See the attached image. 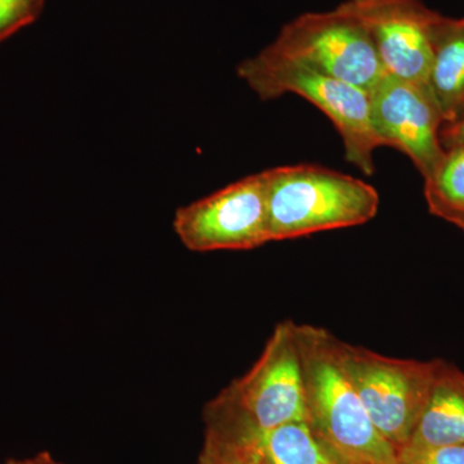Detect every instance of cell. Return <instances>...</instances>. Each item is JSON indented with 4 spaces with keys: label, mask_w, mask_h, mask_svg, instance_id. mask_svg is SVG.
<instances>
[{
    "label": "cell",
    "mask_w": 464,
    "mask_h": 464,
    "mask_svg": "<svg viewBox=\"0 0 464 464\" xmlns=\"http://www.w3.org/2000/svg\"><path fill=\"white\" fill-rule=\"evenodd\" d=\"M307 423L341 464H399V453L375 429L348 375L341 341L297 324Z\"/></svg>",
    "instance_id": "obj_1"
},
{
    "label": "cell",
    "mask_w": 464,
    "mask_h": 464,
    "mask_svg": "<svg viewBox=\"0 0 464 464\" xmlns=\"http://www.w3.org/2000/svg\"><path fill=\"white\" fill-rule=\"evenodd\" d=\"M266 174L271 241L364 225L380 209L373 186L337 170L298 164Z\"/></svg>",
    "instance_id": "obj_2"
},
{
    "label": "cell",
    "mask_w": 464,
    "mask_h": 464,
    "mask_svg": "<svg viewBox=\"0 0 464 464\" xmlns=\"http://www.w3.org/2000/svg\"><path fill=\"white\" fill-rule=\"evenodd\" d=\"M297 324H277L248 373L231 382L206 406V424L266 431L283 424L307 422Z\"/></svg>",
    "instance_id": "obj_3"
},
{
    "label": "cell",
    "mask_w": 464,
    "mask_h": 464,
    "mask_svg": "<svg viewBox=\"0 0 464 464\" xmlns=\"http://www.w3.org/2000/svg\"><path fill=\"white\" fill-rule=\"evenodd\" d=\"M237 75L262 100L293 93L310 101L337 128L347 160L366 176L374 173V151L383 145L372 123L368 92L284 57L268 47L257 56L243 61L237 66Z\"/></svg>",
    "instance_id": "obj_4"
},
{
    "label": "cell",
    "mask_w": 464,
    "mask_h": 464,
    "mask_svg": "<svg viewBox=\"0 0 464 464\" xmlns=\"http://www.w3.org/2000/svg\"><path fill=\"white\" fill-rule=\"evenodd\" d=\"M341 353L375 429L399 453L427 404L440 360L396 359L343 341Z\"/></svg>",
    "instance_id": "obj_5"
},
{
    "label": "cell",
    "mask_w": 464,
    "mask_h": 464,
    "mask_svg": "<svg viewBox=\"0 0 464 464\" xmlns=\"http://www.w3.org/2000/svg\"><path fill=\"white\" fill-rule=\"evenodd\" d=\"M268 48L368 93L386 74L365 27L340 7L295 18Z\"/></svg>",
    "instance_id": "obj_6"
},
{
    "label": "cell",
    "mask_w": 464,
    "mask_h": 464,
    "mask_svg": "<svg viewBox=\"0 0 464 464\" xmlns=\"http://www.w3.org/2000/svg\"><path fill=\"white\" fill-rule=\"evenodd\" d=\"M174 231L192 252L249 250L270 243L267 174H253L179 208Z\"/></svg>",
    "instance_id": "obj_7"
},
{
    "label": "cell",
    "mask_w": 464,
    "mask_h": 464,
    "mask_svg": "<svg viewBox=\"0 0 464 464\" xmlns=\"http://www.w3.org/2000/svg\"><path fill=\"white\" fill-rule=\"evenodd\" d=\"M338 7L365 27L386 74L430 87L441 14L420 0H346Z\"/></svg>",
    "instance_id": "obj_8"
},
{
    "label": "cell",
    "mask_w": 464,
    "mask_h": 464,
    "mask_svg": "<svg viewBox=\"0 0 464 464\" xmlns=\"http://www.w3.org/2000/svg\"><path fill=\"white\" fill-rule=\"evenodd\" d=\"M369 99L382 145L408 155L424 181L432 179L447 150L440 139L444 116L431 88L384 74Z\"/></svg>",
    "instance_id": "obj_9"
},
{
    "label": "cell",
    "mask_w": 464,
    "mask_h": 464,
    "mask_svg": "<svg viewBox=\"0 0 464 464\" xmlns=\"http://www.w3.org/2000/svg\"><path fill=\"white\" fill-rule=\"evenodd\" d=\"M460 445H464V373L440 360L427 404L413 435L401 450Z\"/></svg>",
    "instance_id": "obj_10"
},
{
    "label": "cell",
    "mask_w": 464,
    "mask_h": 464,
    "mask_svg": "<svg viewBox=\"0 0 464 464\" xmlns=\"http://www.w3.org/2000/svg\"><path fill=\"white\" fill-rule=\"evenodd\" d=\"M429 84L444 123L456 118L464 109V17L436 24Z\"/></svg>",
    "instance_id": "obj_11"
},
{
    "label": "cell",
    "mask_w": 464,
    "mask_h": 464,
    "mask_svg": "<svg viewBox=\"0 0 464 464\" xmlns=\"http://www.w3.org/2000/svg\"><path fill=\"white\" fill-rule=\"evenodd\" d=\"M210 427L248 436L261 449L270 464H341L307 422L286 423L266 431Z\"/></svg>",
    "instance_id": "obj_12"
},
{
    "label": "cell",
    "mask_w": 464,
    "mask_h": 464,
    "mask_svg": "<svg viewBox=\"0 0 464 464\" xmlns=\"http://www.w3.org/2000/svg\"><path fill=\"white\" fill-rule=\"evenodd\" d=\"M432 215L464 231V146L449 149L432 179L424 181Z\"/></svg>",
    "instance_id": "obj_13"
},
{
    "label": "cell",
    "mask_w": 464,
    "mask_h": 464,
    "mask_svg": "<svg viewBox=\"0 0 464 464\" xmlns=\"http://www.w3.org/2000/svg\"><path fill=\"white\" fill-rule=\"evenodd\" d=\"M198 464H246V448L237 436L206 427Z\"/></svg>",
    "instance_id": "obj_14"
},
{
    "label": "cell",
    "mask_w": 464,
    "mask_h": 464,
    "mask_svg": "<svg viewBox=\"0 0 464 464\" xmlns=\"http://www.w3.org/2000/svg\"><path fill=\"white\" fill-rule=\"evenodd\" d=\"M45 0H0V43L32 25L41 16Z\"/></svg>",
    "instance_id": "obj_15"
},
{
    "label": "cell",
    "mask_w": 464,
    "mask_h": 464,
    "mask_svg": "<svg viewBox=\"0 0 464 464\" xmlns=\"http://www.w3.org/2000/svg\"><path fill=\"white\" fill-rule=\"evenodd\" d=\"M399 464H464V445L399 451Z\"/></svg>",
    "instance_id": "obj_16"
},
{
    "label": "cell",
    "mask_w": 464,
    "mask_h": 464,
    "mask_svg": "<svg viewBox=\"0 0 464 464\" xmlns=\"http://www.w3.org/2000/svg\"><path fill=\"white\" fill-rule=\"evenodd\" d=\"M440 139L445 150L464 146V109L456 118L442 124Z\"/></svg>",
    "instance_id": "obj_17"
},
{
    "label": "cell",
    "mask_w": 464,
    "mask_h": 464,
    "mask_svg": "<svg viewBox=\"0 0 464 464\" xmlns=\"http://www.w3.org/2000/svg\"><path fill=\"white\" fill-rule=\"evenodd\" d=\"M212 429H217V427H212ZM222 430V431L230 432L232 435L237 436L243 441L244 448H246V464H270L268 460L266 459L265 454L262 453L261 449L256 445V442L253 441L252 439L248 438V436L241 435V433L228 431V430L224 429H217Z\"/></svg>",
    "instance_id": "obj_18"
},
{
    "label": "cell",
    "mask_w": 464,
    "mask_h": 464,
    "mask_svg": "<svg viewBox=\"0 0 464 464\" xmlns=\"http://www.w3.org/2000/svg\"><path fill=\"white\" fill-rule=\"evenodd\" d=\"M21 464H63L57 460L56 458L52 456V454L47 453V451H43V453L36 454L32 458H27V459L20 460Z\"/></svg>",
    "instance_id": "obj_19"
},
{
    "label": "cell",
    "mask_w": 464,
    "mask_h": 464,
    "mask_svg": "<svg viewBox=\"0 0 464 464\" xmlns=\"http://www.w3.org/2000/svg\"><path fill=\"white\" fill-rule=\"evenodd\" d=\"M5 464H21V463H20V460L11 459V460H8V462Z\"/></svg>",
    "instance_id": "obj_20"
}]
</instances>
